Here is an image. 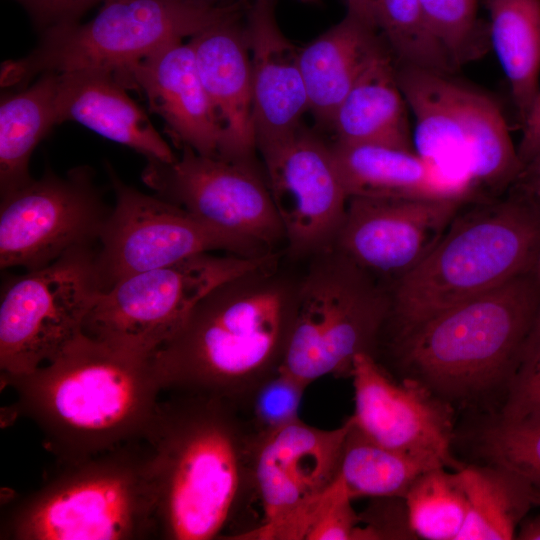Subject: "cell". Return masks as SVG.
Wrapping results in <instances>:
<instances>
[{"instance_id": "cell-1", "label": "cell", "mask_w": 540, "mask_h": 540, "mask_svg": "<svg viewBox=\"0 0 540 540\" xmlns=\"http://www.w3.org/2000/svg\"><path fill=\"white\" fill-rule=\"evenodd\" d=\"M171 394L143 436L153 455L158 537L239 540L255 528L251 518L260 524L254 481L260 436L234 402Z\"/></svg>"}, {"instance_id": "cell-2", "label": "cell", "mask_w": 540, "mask_h": 540, "mask_svg": "<svg viewBox=\"0 0 540 540\" xmlns=\"http://www.w3.org/2000/svg\"><path fill=\"white\" fill-rule=\"evenodd\" d=\"M278 262L224 282L196 304L153 354L163 391L216 396L244 410L281 367L294 323L298 281L279 273Z\"/></svg>"}, {"instance_id": "cell-3", "label": "cell", "mask_w": 540, "mask_h": 540, "mask_svg": "<svg viewBox=\"0 0 540 540\" xmlns=\"http://www.w3.org/2000/svg\"><path fill=\"white\" fill-rule=\"evenodd\" d=\"M1 381L16 391V413L37 424L63 464L143 438L163 392L153 355L85 334L53 361Z\"/></svg>"}, {"instance_id": "cell-4", "label": "cell", "mask_w": 540, "mask_h": 540, "mask_svg": "<svg viewBox=\"0 0 540 540\" xmlns=\"http://www.w3.org/2000/svg\"><path fill=\"white\" fill-rule=\"evenodd\" d=\"M539 320L540 281L531 270L382 340L377 351L385 347L402 378L463 402L506 386Z\"/></svg>"}, {"instance_id": "cell-5", "label": "cell", "mask_w": 540, "mask_h": 540, "mask_svg": "<svg viewBox=\"0 0 540 540\" xmlns=\"http://www.w3.org/2000/svg\"><path fill=\"white\" fill-rule=\"evenodd\" d=\"M472 206L462 207L430 253L389 285L379 342L533 270L540 257V204L512 190L505 199Z\"/></svg>"}, {"instance_id": "cell-6", "label": "cell", "mask_w": 540, "mask_h": 540, "mask_svg": "<svg viewBox=\"0 0 540 540\" xmlns=\"http://www.w3.org/2000/svg\"><path fill=\"white\" fill-rule=\"evenodd\" d=\"M158 537L153 455L139 438L79 462L19 501L1 539L134 540Z\"/></svg>"}, {"instance_id": "cell-7", "label": "cell", "mask_w": 540, "mask_h": 540, "mask_svg": "<svg viewBox=\"0 0 540 540\" xmlns=\"http://www.w3.org/2000/svg\"><path fill=\"white\" fill-rule=\"evenodd\" d=\"M244 1L103 0L92 20L47 28L30 54L4 62L1 86L77 70L107 71L119 79L153 52L242 12Z\"/></svg>"}, {"instance_id": "cell-8", "label": "cell", "mask_w": 540, "mask_h": 540, "mask_svg": "<svg viewBox=\"0 0 540 540\" xmlns=\"http://www.w3.org/2000/svg\"><path fill=\"white\" fill-rule=\"evenodd\" d=\"M397 80L415 117L422 158L479 198L511 187L522 163L493 99L445 75L396 61Z\"/></svg>"}, {"instance_id": "cell-9", "label": "cell", "mask_w": 540, "mask_h": 540, "mask_svg": "<svg viewBox=\"0 0 540 540\" xmlns=\"http://www.w3.org/2000/svg\"><path fill=\"white\" fill-rule=\"evenodd\" d=\"M312 257L280 367L308 386L350 376L358 354L375 356L390 305L388 286L333 245Z\"/></svg>"}, {"instance_id": "cell-10", "label": "cell", "mask_w": 540, "mask_h": 540, "mask_svg": "<svg viewBox=\"0 0 540 540\" xmlns=\"http://www.w3.org/2000/svg\"><path fill=\"white\" fill-rule=\"evenodd\" d=\"M278 258L275 251L260 256L209 252L125 277L99 295L83 333L132 353L153 355L211 290Z\"/></svg>"}, {"instance_id": "cell-11", "label": "cell", "mask_w": 540, "mask_h": 540, "mask_svg": "<svg viewBox=\"0 0 540 540\" xmlns=\"http://www.w3.org/2000/svg\"><path fill=\"white\" fill-rule=\"evenodd\" d=\"M103 291L92 245L74 247L6 282L0 303L1 378L31 373L62 354L84 334Z\"/></svg>"}, {"instance_id": "cell-12", "label": "cell", "mask_w": 540, "mask_h": 540, "mask_svg": "<svg viewBox=\"0 0 540 540\" xmlns=\"http://www.w3.org/2000/svg\"><path fill=\"white\" fill-rule=\"evenodd\" d=\"M110 174L115 205L104 223L97 250L104 291L125 277L198 254L260 256L273 252L222 234L183 207L140 192Z\"/></svg>"}, {"instance_id": "cell-13", "label": "cell", "mask_w": 540, "mask_h": 540, "mask_svg": "<svg viewBox=\"0 0 540 540\" xmlns=\"http://www.w3.org/2000/svg\"><path fill=\"white\" fill-rule=\"evenodd\" d=\"M144 183L208 227L267 250L285 240L265 174L255 161L208 156L184 146L172 162L148 160Z\"/></svg>"}, {"instance_id": "cell-14", "label": "cell", "mask_w": 540, "mask_h": 540, "mask_svg": "<svg viewBox=\"0 0 540 540\" xmlns=\"http://www.w3.org/2000/svg\"><path fill=\"white\" fill-rule=\"evenodd\" d=\"M110 211L85 168L31 179L1 197V268L38 269L74 247L92 245Z\"/></svg>"}, {"instance_id": "cell-15", "label": "cell", "mask_w": 540, "mask_h": 540, "mask_svg": "<svg viewBox=\"0 0 540 540\" xmlns=\"http://www.w3.org/2000/svg\"><path fill=\"white\" fill-rule=\"evenodd\" d=\"M258 150L290 253L313 256L332 246L349 196L331 144L303 124Z\"/></svg>"}, {"instance_id": "cell-16", "label": "cell", "mask_w": 540, "mask_h": 540, "mask_svg": "<svg viewBox=\"0 0 540 540\" xmlns=\"http://www.w3.org/2000/svg\"><path fill=\"white\" fill-rule=\"evenodd\" d=\"M350 376L355 426L373 441L434 467L459 470L452 454L451 404L411 378L396 380L368 353L358 354Z\"/></svg>"}, {"instance_id": "cell-17", "label": "cell", "mask_w": 540, "mask_h": 540, "mask_svg": "<svg viewBox=\"0 0 540 540\" xmlns=\"http://www.w3.org/2000/svg\"><path fill=\"white\" fill-rule=\"evenodd\" d=\"M469 201L349 197L332 245L389 286L430 253Z\"/></svg>"}, {"instance_id": "cell-18", "label": "cell", "mask_w": 540, "mask_h": 540, "mask_svg": "<svg viewBox=\"0 0 540 540\" xmlns=\"http://www.w3.org/2000/svg\"><path fill=\"white\" fill-rule=\"evenodd\" d=\"M351 423L348 417L322 429L299 418L260 437L254 465L260 524L334 484Z\"/></svg>"}, {"instance_id": "cell-19", "label": "cell", "mask_w": 540, "mask_h": 540, "mask_svg": "<svg viewBox=\"0 0 540 540\" xmlns=\"http://www.w3.org/2000/svg\"><path fill=\"white\" fill-rule=\"evenodd\" d=\"M276 0H253L245 10L257 150L300 128L308 98L297 48L280 30Z\"/></svg>"}, {"instance_id": "cell-20", "label": "cell", "mask_w": 540, "mask_h": 540, "mask_svg": "<svg viewBox=\"0 0 540 540\" xmlns=\"http://www.w3.org/2000/svg\"><path fill=\"white\" fill-rule=\"evenodd\" d=\"M118 81L148 100L179 148L217 156L222 130L189 44L165 46L132 65Z\"/></svg>"}, {"instance_id": "cell-21", "label": "cell", "mask_w": 540, "mask_h": 540, "mask_svg": "<svg viewBox=\"0 0 540 540\" xmlns=\"http://www.w3.org/2000/svg\"><path fill=\"white\" fill-rule=\"evenodd\" d=\"M241 12L191 37L197 68L222 130L218 151L231 160L255 161L250 53Z\"/></svg>"}, {"instance_id": "cell-22", "label": "cell", "mask_w": 540, "mask_h": 540, "mask_svg": "<svg viewBox=\"0 0 540 540\" xmlns=\"http://www.w3.org/2000/svg\"><path fill=\"white\" fill-rule=\"evenodd\" d=\"M58 124L75 121L97 134L143 154L148 160L172 162L171 147L148 116L107 71L57 73Z\"/></svg>"}, {"instance_id": "cell-23", "label": "cell", "mask_w": 540, "mask_h": 540, "mask_svg": "<svg viewBox=\"0 0 540 540\" xmlns=\"http://www.w3.org/2000/svg\"><path fill=\"white\" fill-rule=\"evenodd\" d=\"M331 149L349 197L475 199L414 151L338 141Z\"/></svg>"}, {"instance_id": "cell-24", "label": "cell", "mask_w": 540, "mask_h": 540, "mask_svg": "<svg viewBox=\"0 0 540 540\" xmlns=\"http://www.w3.org/2000/svg\"><path fill=\"white\" fill-rule=\"evenodd\" d=\"M407 108L396 58L384 39L338 107L330 128L338 142L413 151Z\"/></svg>"}, {"instance_id": "cell-25", "label": "cell", "mask_w": 540, "mask_h": 540, "mask_svg": "<svg viewBox=\"0 0 540 540\" xmlns=\"http://www.w3.org/2000/svg\"><path fill=\"white\" fill-rule=\"evenodd\" d=\"M383 42L377 29L346 13L300 48L308 112L320 125L331 127L338 107Z\"/></svg>"}, {"instance_id": "cell-26", "label": "cell", "mask_w": 540, "mask_h": 540, "mask_svg": "<svg viewBox=\"0 0 540 540\" xmlns=\"http://www.w3.org/2000/svg\"><path fill=\"white\" fill-rule=\"evenodd\" d=\"M490 41L509 82L521 126L540 82V0H484Z\"/></svg>"}, {"instance_id": "cell-27", "label": "cell", "mask_w": 540, "mask_h": 540, "mask_svg": "<svg viewBox=\"0 0 540 540\" xmlns=\"http://www.w3.org/2000/svg\"><path fill=\"white\" fill-rule=\"evenodd\" d=\"M57 73H45L25 89L2 96L0 104L1 197L32 178L29 160L38 143L58 124Z\"/></svg>"}, {"instance_id": "cell-28", "label": "cell", "mask_w": 540, "mask_h": 540, "mask_svg": "<svg viewBox=\"0 0 540 540\" xmlns=\"http://www.w3.org/2000/svg\"><path fill=\"white\" fill-rule=\"evenodd\" d=\"M468 514L457 540H510L534 504V490L503 466L464 465L458 470Z\"/></svg>"}, {"instance_id": "cell-29", "label": "cell", "mask_w": 540, "mask_h": 540, "mask_svg": "<svg viewBox=\"0 0 540 540\" xmlns=\"http://www.w3.org/2000/svg\"><path fill=\"white\" fill-rule=\"evenodd\" d=\"M351 421L338 477L352 499L404 498L420 475L438 468L373 441Z\"/></svg>"}, {"instance_id": "cell-30", "label": "cell", "mask_w": 540, "mask_h": 540, "mask_svg": "<svg viewBox=\"0 0 540 540\" xmlns=\"http://www.w3.org/2000/svg\"><path fill=\"white\" fill-rule=\"evenodd\" d=\"M404 501L416 538L457 540L468 514V500L458 470L438 467L420 475Z\"/></svg>"}, {"instance_id": "cell-31", "label": "cell", "mask_w": 540, "mask_h": 540, "mask_svg": "<svg viewBox=\"0 0 540 540\" xmlns=\"http://www.w3.org/2000/svg\"><path fill=\"white\" fill-rule=\"evenodd\" d=\"M377 28L396 61L453 75L458 68L431 33L420 0H372Z\"/></svg>"}, {"instance_id": "cell-32", "label": "cell", "mask_w": 540, "mask_h": 540, "mask_svg": "<svg viewBox=\"0 0 540 540\" xmlns=\"http://www.w3.org/2000/svg\"><path fill=\"white\" fill-rule=\"evenodd\" d=\"M479 456L523 477L540 494V408L499 412L477 436Z\"/></svg>"}, {"instance_id": "cell-33", "label": "cell", "mask_w": 540, "mask_h": 540, "mask_svg": "<svg viewBox=\"0 0 540 540\" xmlns=\"http://www.w3.org/2000/svg\"><path fill=\"white\" fill-rule=\"evenodd\" d=\"M426 23L459 69L491 48L489 23L477 16V0H420Z\"/></svg>"}, {"instance_id": "cell-34", "label": "cell", "mask_w": 540, "mask_h": 540, "mask_svg": "<svg viewBox=\"0 0 540 540\" xmlns=\"http://www.w3.org/2000/svg\"><path fill=\"white\" fill-rule=\"evenodd\" d=\"M307 387L281 368L267 378L244 408L257 434L264 436L299 419V408Z\"/></svg>"}, {"instance_id": "cell-35", "label": "cell", "mask_w": 540, "mask_h": 540, "mask_svg": "<svg viewBox=\"0 0 540 540\" xmlns=\"http://www.w3.org/2000/svg\"><path fill=\"white\" fill-rule=\"evenodd\" d=\"M333 486L261 523L239 540H307L330 499Z\"/></svg>"}, {"instance_id": "cell-36", "label": "cell", "mask_w": 540, "mask_h": 540, "mask_svg": "<svg viewBox=\"0 0 540 540\" xmlns=\"http://www.w3.org/2000/svg\"><path fill=\"white\" fill-rule=\"evenodd\" d=\"M505 391L506 397L500 412L540 408V320L508 379Z\"/></svg>"}, {"instance_id": "cell-37", "label": "cell", "mask_w": 540, "mask_h": 540, "mask_svg": "<svg viewBox=\"0 0 540 540\" xmlns=\"http://www.w3.org/2000/svg\"><path fill=\"white\" fill-rule=\"evenodd\" d=\"M353 540L414 539L404 498H373L361 514Z\"/></svg>"}, {"instance_id": "cell-38", "label": "cell", "mask_w": 540, "mask_h": 540, "mask_svg": "<svg viewBox=\"0 0 540 540\" xmlns=\"http://www.w3.org/2000/svg\"><path fill=\"white\" fill-rule=\"evenodd\" d=\"M352 500L338 477L330 499L307 540H353L360 518Z\"/></svg>"}, {"instance_id": "cell-39", "label": "cell", "mask_w": 540, "mask_h": 540, "mask_svg": "<svg viewBox=\"0 0 540 540\" xmlns=\"http://www.w3.org/2000/svg\"><path fill=\"white\" fill-rule=\"evenodd\" d=\"M45 29L78 22L89 8L103 0H16Z\"/></svg>"}, {"instance_id": "cell-40", "label": "cell", "mask_w": 540, "mask_h": 540, "mask_svg": "<svg viewBox=\"0 0 540 540\" xmlns=\"http://www.w3.org/2000/svg\"><path fill=\"white\" fill-rule=\"evenodd\" d=\"M522 128L523 138L517 151L523 166L540 148V82L531 112Z\"/></svg>"}, {"instance_id": "cell-41", "label": "cell", "mask_w": 540, "mask_h": 540, "mask_svg": "<svg viewBox=\"0 0 540 540\" xmlns=\"http://www.w3.org/2000/svg\"><path fill=\"white\" fill-rule=\"evenodd\" d=\"M511 188L528 196L540 192V148L523 165Z\"/></svg>"}, {"instance_id": "cell-42", "label": "cell", "mask_w": 540, "mask_h": 540, "mask_svg": "<svg viewBox=\"0 0 540 540\" xmlns=\"http://www.w3.org/2000/svg\"><path fill=\"white\" fill-rule=\"evenodd\" d=\"M347 13L357 17L371 27L377 28L372 0H343ZM379 31V30H378Z\"/></svg>"}, {"instance_id": "cell-43", "label": "cell", "mask_w": 540, "mask_h": 540, "mask_svg": "<svg viewBox=\"0 0 540 540\" xmlns=\"http://www.w3.org/2000/svg\"><path fill=\"white\" fill-rule=\"evenodd\" d=\"M520 540H540V513L522 520L516 533Z\"/></svg>"}, {"instance_id": "cell-44", "label": "cell", "mask_w": 540, "mask_h": 540, "mask_svg": "<svg viewBox=\"0 0 540 540\" xmlns=\"http://www.w3.org/2000/svg\"><path fill=\"white\" fill-rule=\"evenodd\" d=\"M534 504L540 507V494L534 492Z\"/></svg>"}, {"instance_id": "cell-45", "label": "cell", "mask_w": 540, "mask_h": 540, "mask_svg": "<svg viewBox=\"0 0 540 540\" xmlns=\"http://www.w3.org/2000/svg\"><path fill=\"white\" fill-rule=\"evenodd\" d=\"M530 197L534 198L540 204V192L538 194H536L534 196H530Z\"/></svg>"}, {"instance_id": "cell-46", "label": "cell", "mask_w": 540, "mask_h": 540, "mask_svg": "<svg viewBox=\"0 0 540 540\" xmlns=\"http://www.w3.org/2000/svg\"><path fill=\"white\" fill-rule=\"evenodd\" d=\"M304 1H308V2H311V1H316V0H304Z\"/></svg>"}]
</instances>
